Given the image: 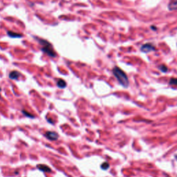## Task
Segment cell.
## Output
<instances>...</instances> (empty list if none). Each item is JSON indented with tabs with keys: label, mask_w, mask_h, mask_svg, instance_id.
<instances>
[{
	"label": "cell",
	"mask_w": 177,
	"mask_h": 177,
	"mask_svg": "<svg viewBox=\"0 0 177 177\" xmlns=\"http://www.w3.org/2000/svg\"><path fill=\"white\" fill-rule=\"evenodd\" d=\"M22 113L24 114V115L28 117V118H35V116L32 115L31 114L28 113V112H26V111L23 110V111H22Z\"/></svg>",
	"instance_id": "obj_11"
},
{
	"label": "cell",
	"mask_w": 177,
	"mask_h": 177,
	"mask_svg": "<svg viewBox=\"0 0 177 177\" xmlns=\"http://www.w3.org/2000/svg\"><path fill=\"white\" fill-rule=\"evenodd\" d=\"M109 164L107 162H104L102 164V165H101V168L104 170H107V169H109Z\"/></svg>",
	"instance_id": "obj_10"
},
{
	"label": "cell",
	"mask_w": 177,
	"mask_h": 177,
	"mask_svg": "<svg viewBox=\"0 0 177 177\" xmlns=\"http://www.w3.org/2000/svg\"><path fill=\"white\" fill-rule=\"evenodd\" d=\"M155 46L154 45H152V44H149V43H147V44H143L141 47V51L142 52L144 53H149L151 52V51H155Z\"/></svg>",
	"instance_id": "obj_3"
},
{
	"label": "cell",
	"mask_w": 177,
	"mask_h": 177,
	"mask_svg": "<svg viewBox=\"0 0 177 177\" xmlns=\"http://www.w3.org/2000/svg\"><path fill=\"white\" fill-rule=\"evenodd\" d=\"M168 9L170 11L177 10V0H172L169 3Z\"/></svg>",
	"instance_id": "obj_6"
},
{
	"label": "cell",
	"mask_w": 177,
	"mask_h": 177,
	"mask_svg": "<svg viewBox=\"0 0 177 177\" xmlns=\"http://www.w3.org/2000/svg\"><path fill=\"white\" fill-rule=\"evenodd\" d=\"M175 159H176L177 160V155H175Z\"/></svg>",
	"instance_id": "obj_14"
},
{
	"label": "cell",
	"mask_w": 177,
	"mask_h": 177,
	"mask_svg": "<svg viewBox=\"0 0 177 177\" xmlns=\"http://www.w3.org/2000/svg\"><path fill=\"white\" fill-rule=\"evenodd\" d=\"M45 136L51 141H56L59 137L58 134L55 131H46L45 133Z\"/></svg>",
	"instance_id": "obj_4"
},
{
	"label": "cell",
	"mask_w": 177,
	"mask_h": 177,
	"mask_svg": "<svg viewBox=\"0 0 177 177\" xmlns=\"http://www.w3.org/2000/svg\"><path fill=\"white\" fill-rule=\"evenodd\" d=\"M38 170L40 171H42L44 172H51V169L50 168L49 166L47 165H44V164H40V165H37Z\"/></svg>",
	"instance_id": "obj_5"
},
{
	"label": "cell",
	"mask_w": 177,
	"mask_h": 177,
	"mask_svg": "<svg viewBox=\"0 0 177 177\" xmlns=\"http://www.w3.org/2000/svg\"><path fill=\"white\" fill-rule=\"evenodd\" d=\"M8 35L11 37V38H22V35L20 34V33H15L13 31H9L8 32Z\"/></svg>",
	"instance_id": "obj_9"
},
{
	"label": "cell",
	"mask_w": 177,
	"mask_h": 177,
	"mask_svg": "<svg viewBox=\"0 0 177 177\" xmlns=\"http://www.w3.org/2000/svg\"><path fill=\"white\" fill-rule=\"evenodd\" d=\"M0 98H1V95H0Z\"/></svg>",
	"instance_id": "obj_15"
},
{
	"label": "cell",
	"mask_w": 177,
	"mask_h": 177,
	"mask_svg": "<svg viewBox=\"0 0 177 177\" xmlns=\"http://www.w3.org/2000/svg\"><path fill=\"white\" fill-rule=\"evenodd\" d=\"M170 85H176L177 86V78H172L170 80Z\"/></svg>",
	"instance_id": "obj_12"
},
{
	"label": "cell",
	"mask_w": 177,
	"mask_h": 177,
	"mask_svg": "<svg viewBox=\"0 0 177 177\" xmlns=\"http://www.w3.org/2000/svg\"><path fill=\"white\" fill-rule=\"evenodd\" d=\"M40 43L42 45V51L43 52H44L45 53H46L48 55H49L50 57H56V53L54 51L52 45L51 43H49V42L46 41L44 40H40Z\"/></svg>",
	"instance_id": "obj_2"
},
{
	"label": "cell",
	"mask_w": 177,
	"mask_h": 177,
	"mask_svg": "<svg viewBox=\"0 0 177 177\" xmlns=\"http://www.w3.org/2000/svg\"><path fill=\"white\" fill-rule=\"evenodd\" d=\"M159 69H160V70L162 72H163V73H165V72L167 71V67L165 65H160Z\"/></svg>",
	"instance_id": "obj_13"
},
{
	"label": "cell",
	"mask_w": 177,
	"mask_h": 177,
	"mask_svg": "<svg viewBox=\"0 0 177 177\" xmlns=\"http://www.w3.org/2000/svg\"><path fill=\"white\" fill-rule=\"evenodd\" d=\"M113 73L114 76L118 80V83L125 88H127L129 85V79L127 74L122 70L121 69L119 68L118 67H115L113 69Z\"/></svg>",
	"instance_id": "obj_1"
},
{
	"label": "cell",
	"mask_w": 177,
	"mask_h": 177,
	"mask_svg": "<svg viewBox=\"0 0 177 177\" xmlns=\"http://www.w3.org/2000/svg\"><path fill=\"white\" fill-rule=\"evenodd\" d=\"M20 73L17 71H11L10 74H9V78L12 80H17L20 76Z\"/></svg>",
	"instance_id": "obj_7"
},
{
	"label": "cell",
	"mask_w": 177,
	"mask_h": 177,
	"mask_svg": "<svg viewBox=\"0 0 177 177\" xmlns=\"http://www.w3.org/2000/svg\"><path fill=\"white\" fill-rule=\"evenodd\" d=\"M57 86L60 88H64L67 86V83L62 79H59L57 82Z\"/></svg>",
	"instance_id": "obj_8"
}]
</instances>
